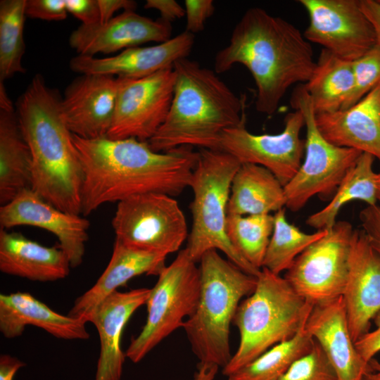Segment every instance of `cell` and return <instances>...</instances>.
Segmentation results:
<instances>
[{"instance_id":"8992f818","label":"cell","mask_w":380,"mask_h":380,"mask_svg":"<svg viewBox=\"0 0 380 380\" xmlns=\"http://www.w3.org/2000/svg\"><path fill=\"white\" fill-rule=\"evenodd\" d=\"M313 306L284 277L262 268L253 292L239 304L234 319L239 343L222 369L227 377L274 346L286 341L305 324Z\"/></svg>"},{"instance_id":"cb8c5ba5","label":"cell","mask_w":380,"mask_h":380,"mask_svg":"<svg viewBox=\"0 0 380 380\" xmlns=\"http://www.w3.org/2000/svg\"><path fill=\"white\" fill-rule=\"evenodd\" d=\"M86 323L57 313L29 293L0 294V331L7 338L21 336L32 325L58 338L84 340L89 338Z\"/></svg>"},{"instance_id":"ee69618b","label":"cell","mask_w":380,"mask_h":380,"mask_svg":"<svg viewBox=\"0 0 380 380\" xmlns=\"http://www.w3.org/2000/svg\"><path fill=\"white\" fill-rule=\"evenodd\" d=\"M25 366V363L8 354L0 356V380H13L16 372Z\"/></svg>"},{"instance_id":"ba28073f","label":"cell","mask_w":380,"mask_h":380,"mask_svg":"<svg viewBox=\"0 0 380 380\" xmlns=\"http://www.w3.org/2000/svg\"><path fill=\"white\" fill-rule=\"evenodd\" d=\"M200 289L199 266L184 248L165 267L150 289L146 323L132 339L125 357L132 362H140L163 339L182 327L196 310Z\"/></svg>"},{"instance_id":"b9f144b4","label":"cell","mask_w":380,"mask_h":380,"mask_svg":"<svg viewBox=\"0 0 380 380\" xmlns=\"http://www.w3.org/2000/svg\"><path fill=\"white\" fill-rule=\"evenodd\" d=\"M100 23H106L113 18L119 10L134 11L137 3L132 0H98Z\"/></svg>"},{"instance_id":"52a82bcc","label":"cell","mask_w":380,"mask_h":380,"mask_svg":"<svg viewBox=\"0 0 380 380\" xmlns=\"http://www.w3.org/2000/svg\"><path fill=\"white\" fill-rule=\"evenodd\" d=\"M189 186L192 226L185 248L198 262L210 250L222 251L245 272L258 277L260 270L247 262L231 243L226 232L227 206L233 178L241 163L220 150L201 148Z\"/></svg>"},{"instance_id":"836d02e7","label":"cell","mask_w":380,"mask_h":380,"mask_svg":"<svg viewBox=\"0 0 380 380\" xmlns=\"http://www.w3.org/2000/svg\"><path fill=\"white\" fill-rule=\"evenodd\" d=\"M353 69L354 88L341 110L356 104L380 83V45L376 44L353 61Z\"/></svg>"},{"instance_id":"7402d4cb","label":"cell","mask_w":380,"mask_h":380,"mask_svg":"<svg viewBox=\"0 0 380 380\" xmlns=\"http://www.w3.org/2000/svg\"><path fill=\"white\" fill-rule=\"evenodd\" d=\"M315 122L331 144L371 154L380 160V83L347 109L315 115Z\"/></svg>"},{"instance_id":"f6af8a7d","label":"cell","mask_w":380,"mask_h":380,"mask_svg":"<svg viewBox=\"0 0 380 380\" xmlns=\"http://www.w3.org/2000/svg\"><path fill=\"white\" fill-rule=\"evenodd\" d=\"M218 369L215 365L198 363L194 380H214Z\"/></svg>"},{"instance_id":"4fadbf2b","label":"cell","mask_w":380,"mask_h":380,"mask_svg":"<svg viewBox=\"0 0 380 380\" xmlns=\"http://www.w3.org/2000/svg\"><path fill=\"white\" fill-rule=\"evenodd\" d=\"M305 126L299 110L288 113L284 128L276 134H255L246 125L227 129L222 133L219 150L235 157L241 164L250 163L269 170L284 186L301 165L305 140L300 137Z\"/></svg>"},{"instance_id":"44dd1931","label":"cell","mask_w":380,"mask_h":380,"mask_svg":"<svg viewBox=\"0 0 380 380\" xmlns=\"http://www.w3.org/2000/svg\"><path fill=\"white\" fill-rule=\"evenodd\" d=\"M305 327L323 350L338 380H363L367 363L350 335L342 296L313 306Z\"/></svg>"},{"instance_id":"603a6c76","label":"cell","mask_w":380,"mask_h":380,"mask_svg":"<svg viewBox=\"0 0 380 380\" xmlns=\"http://www.w3.org/2000/svg\"><path fill=\"white\" fill-rule=\"evenodd\" d=\"M167 255L132 247L115 240L110 260L96 282L78 297L68 315L88 322L94 308L132 278L157 275L166 266Z\"/></svg>"},{"instance_id":"ac0fdd59","label":"cell","mask_w":380,"mask_h":380,"mask_svg":"<svg viewBox=\"0 0 380 380\" xmlns=\"http://www.w3.org/2000/svg\"><path fill=\"white\" fill-rule=\"evenodd\" d=\"M172 25L162 18L153 20L125 11L106 23L82 25L69 37V44L79 56L94 57L139 46L165 42L172 38Z\"/></svg>"},{"instance_id":"74e56055","label":"cell","mask_w":380,"mask_h":380,"mask_svg":"<svg viewBox=\"0 0 380 380\" xmlns=\"http://www.w3.org/2000/svg\"><path fill=\"white\" fill-rule=\"evenodd\" d=\"M359 219L369 243L380 255V206L367 205L360 212Z\"/></svg>"},{"instance_id":"e575fe53","label":"cell","mask_w":380,"mask_h":380,"mask_svg":"<svg viewBox=\"0 0 380 380\" xmlns=\"http://www.w3.org/2000/svg\"><path fill=\"white\" fill-rule=\"evenodd\" d=\"M278 380H338L320 346L315 341L306 355L294 362Z\"/></svg>"},{"instance_id":"f546056e","label":"cell","mask_w":380,"mask_h":380,"mask_svg":"<svg viewBox=\"0 0 380 380\" xmlns=\"http://www.w3.org/2000/svg\"><path fill=\"white\" fill-rule=\"evenodd\" d=\"M305 326L292 338L274 346L228 376V380H278L294 362L310 352L315 344V339Z\"/></svg>"},{"instance_id":"7c38bea8","label":"cell","mask_w":380,"mask_h":380,"mask_svg":"<svg viewBox=\"0 0 380 380\" xmlns=\"http://www.w3.org/2000/svg\"><path fill=\"white\" fill-rule=\"evenodd\" d=\"M112 123L106 137L148 141L165 120L173 98V68L137 78L117 77Z\"/></svg>"},{"instance_id":"4316f807","label":"cell","mask_w":380,"mask_h":380,"mask_svg":"<svg viewBox=\"0 0 380 380\" xmlns=\"http://www.w3.org/2000/svg\"><path fill=\"white\" fill-rule=\"evenodd\" d=\"M286 207L284 186L267 168L241 164L231 186L227 215L270 214Z\"/></svg>"},{"instance_id":"d590c367","label":"cell","mask_w":380,"mask_h":380,"mask_svg":"<svg viewBox=\"0 0 380 380\" xmlns=\"http://www.w3.org/2000/svg\"><path fill=\"white\" fill-rule=\"evenodd\" d=\"M65 0H26L25 14L28 18L48 21H61L67 18Z\"/></svg>"},{"instance_id":"2e32d148","label":"cell","mask_w":380,"mask_h":380,"mask_svg":"<svg viewBox=\"0 0 380 380\" xmlns=\"http://www.w3.org/2000/svg\"><path fill=\"white\" fill-rule=\"evenodd\" d=\"M348 324L354 342L369 331L380 311V255L361 229H355L347 280L342 295Z\"/></svg>"},{"instance_id":"5bb4252c","label":"cell","mask_w":380,"mask_h":380,"mask_svg":"<svg viewBox=\"0 0 380 380\" xmlns=\"http://www.w3.org/2000/svg\"><path fill=\"white\" fill-rule=\"evenodd\" d=\"M309 24L305 38L350 61L361 57L376 44L372 25L359 0H300Z\"/></svg>"},{"instance_id":"8fae6325","label":"cell","mask_w":380,"mask_h":380,"mask_svg":"<svg viewBox=\"0 0 380 380\" xmlns=\"http://www.w3.org/2000/svg\"><path fill=\"white\" fill-rule=\"evenodd\" d=\"M354 229L347 221H336L324 236L302 252L285 272V279L312 306L342 296Z\"/></svg>"},{"instance_id":"7a4b0ae2","label":"cell","mask_w":380,"mask_h":380,"mask_svg":"<svg viewBox=\"0 0 380 380\" xmlns=\"http://www.w3.org/2000/svg\"><path fill=\"white\" fill-rule=\"evenodd\" d=\"M236 64L244 65L255 81L256 110L272 115L293 84L309 80L316 62L310 43L296 27L253 7L235 25L229 44L217 53L215 72H227Z\"/></svg>"},{"instance_id":"83f0119b","label":"cell","mask_w":380,"mask_h":380,"mask_svg":"<svg viewBox=\"0 0 380 380\" xmlns=\"http://www.w3.org/2000/svg\"><path fill=\"white\" fill-rule=\"evenodd\" d=\"M303 85L315 115L341 110L354 88L353 61L322 49L312 76Z\"/></svg>"},{"instance_id":"d6986e66","label":"cell","mask_w":380,"mask_h":380,"mask_svg":"<svg viewBox=\"0 0 380 380\" xmlns=\"http://www.w3.org/2000/svg\"><path fill=\"white\" fill-rule=\"evenodd\" d=\"M195 42L194 34L184 31L169 40L151 46H136L106 58L76 56L70 68L81 75H106L137 79L173 68L178 60L187 58Z\"/></svg>"},{"instance_id":"ffe728a7","label":"cell","mask_w":380,"mask_h":380,"mask_svg":"<svg viewBox=\"0 0 380 380\" xmlns=\"http://www.w3.org/2000/svg\"><path fill=\"white\" fill-rule=\"evenodd\" d=\"M150 289L116 291L93 310L88 322L98 331L100 353L94 380H121L125 355L120 346L123 329L132 315L144 304Z\"/></svg>"},{"instance_id":"ab89813d","label":"cell","mask_w":380,"mask_h":380,"mask_svg":"<svg viewBox=\"0 0 380 380\" xmlns=\"http://www.w3.org/2000/svg\"><path fill=\"white\" fill-rule=\"evenodd\" d=\"M373 321L375 329L369 331L355 342L358 353L367 363L380 352V311L374 316Z\"/></svg>"},{"instance_id":"d4e9b609","label":"cell","mask_w":380,"mask_h":380,"mask_svg":"<svg viewBox=\"0 0 380 380\" xmlns=\"http://www.w3.org/2000/svg\"><path fill=\"white\" fill-rule=\"evenodd\" d=\"M71 268L59 246L48 247L20 233L0 229V271L34 281L65 278Z\"/></svg>"},{"instance_id":"8d00e7d4","label":"cell","mask_w":380,"mask_h":380,"mask_svg":"<svg viewBox=\"0 0 380 380\" xmlns=\"http://www.w3.org/2000/svg\"><path fill=\"white\" fill-rule=\"evenodd\" d=\"M184 5L186 17V31L193 34L203 31L205 21L214 13L213 1L186 0Z\"/></svg>"},{"instance_id":"c3c4849f","label":"cell","mask_w":380,"mask_h":380,"mask_svg":"<svg viewBox=\"0 0 380 380\" xmlns=\"http://www.w3.org/2000/svg\"><path fill=\"white\" fill-rule=\"evenodd\" d=\"M378 1H379V2H380V0H378Z\"/></svg>"},{"instance_id":"f1b7e54d","label":"cell","mask_w":380,"mask_h":380,"mask_svg":"<svg viewBox=\"0 0 380 380\" xmlns=\"http://www.w3.org/2000/svg\"><path fill=\"white\" fill-rule=\"evenodd\" d=\"M374 160L372 155L362 153L328 204L310 215L306 220V224L317 231L329 230L336 222L340 210L346 203L362 201L367 205H376V173L373 169Z\"/></svg>"},{"instance_id":"7bdbcfd3","label":"cell","mask_w":380,"mask_h":380,"mask_svg":"<svg viewBox=\"0 0 380 380\" xmlns=\"http://www.w3.org/2000/svg\"><path fill=\"white\" fill-rule=\"evenodd\" d=\"M360 8L374 30L376 44L380 45V2L375 0H360Z\"/></svg>"},{"instance_id":"484cf974","label":"cell","mask_w":380,"mask_h":380,"mask_svg":"<svg viewBox=\"0 0 380 380\" xmlns=\"http://www.w3.org/2000/svg\"><path fill=\"white\" fill-rule=\"evenodd\" d=\"M32 162L21 132L16 110L0 82V203L32 189Z\"/></svg>"},{"instance_id":"6da1fadb","label":"cell","mask_w":380,"mask_h":380,"mask_svg":"<svg viewBox=\"0 0 380 380\" xmlns=\"http://www.w3.org/2000/svg\"><path fill=\"white\" fill-rule=\"evenodd\" d=\"M72 139L83 170V216L105 203L137 195H179L189 186L199 158V153L187 146L156 152L148 141L133 138L84 139L72 134Z\"/></svg>"},{"instance_id":"9a60e30c","label":"cell","mask_w":380,"mask_h":380,"mask_svg":"<svg viewBox=\"0 0 380 380\" xmlns=\"http://www.w3.org/2000/svg\"><path fill=\"white\" fill-rule=\"evenodd\" d=\"M0 225L6 230L23 225L45 229L56 236L58 246L68 256L72 268L83 261L89 221L82 215L57 208L32 189L23 190L1 205Z\"/></svg>"},{"instance_id":"9c48e42d","label":"cell","mask_w":380,"mask_h":380,"mask_svg":"<svg viewBox=\"0 0 380 380\" xmlns=\"http://www.w3.org/2000/svg\"><path fill=\"white\" fill-rule=\"evenodd\" d=\"M291 104L294 110L301 111L306 128L303 161L284 186L286 207L297 212L313 196L331 200L362 153L335 146L322 135L315 122L310 97L303 84L293 91Z\"/></svg>"},{"instance_id":"5b68a950","label":"cell","mask_w":380,"mask_h":380,"mask_svg":"<svg viewBox=\"0 0 380 380\" xmlns=\"http://www.w3.org/2000/svg\"><path fill=\"white\" fill-rule=\"evenodd\" d=\"M199 262L198 305L182 328L198 363L223 369L233 355L229 340L231 324L243 298L255 290L257 277L223 258L215 249L205 253Z\"/></svg>"},{"instance_id":"bcb514c9","label":"cell","mask_w":380,"mask_h":380,"mask_svg":"<svg viewBox=\"0 0 380 380\" xmlns=\"http://www.w3.org/2000/svg\"><path fill=\"white\" fill-rule=\"evenodd\" d=\"M363 380H380V361L374 357L368 362Z\"/></svg>"},{"instance_id":"e0dca14e","label":"cell","mask_w":380,"mask_h":380,"mask_svg":"<svg viewBox=\"0 0 380 380\" xmlns=\"http://www.w3.org/2000/svg\"><path fill=\"white\" fill-rule=\"evenodd\" d=\"M117 77L81 75L61 99V116L72 134L84 139L106 137L115 106Z\"/></svg>"},{"instance_id":"d6a6232c","label":"cell","mask_w":380,"mask_h":380,"mask_svg":"<svg viewBox=\"0 0 380 380\" xmlns=\"http://www.w3.org/2000/svg\"><path fill=\"white\" fill-rule=\"evenodd\" d=\"M270 214L227 215V235L238 253L251 265L261 270L273 232Z\"/></svg>"},{"instance_id":"1f68e13d","label":"cell","mask_w":380,"mask_h":380,"mask_svg":"<svg viewBox=\"0 0 380 380\" xmlns=\"http://www.w3.org/2000/svg\"><path fill=\"white\" fill-rule=\"evenodd\" d=\"M26 0L0 1V82L24 73L23 37Z\"/></svg>"},{"instance_id":"4dcf8cb0","label":"cell","mask_w":380,"mask_h":380,"mask_svg":"<svg viewBox=\"0 0 380 380\" xmlns=\"http://www.w3.org/2000/svg\"><path fill=\"white\" fill-rule=\"evenodd\" d=\"M274 218V229L262 268L280 274L287 271L296 258L324 236L327 230H317L312 234L302 232L287 220L284 208L277 211Z\"/></svg>"},{"instance_id":"277c9868","label":"cell","mask_w":380,"mask_h":380,"mask_svg":"<svg viewBox=\"0 0 380 380\" xmlns=\"http://www.w3.org/2000/svg\"><path fill=\"white\" fill-rule=\"evenodd\" d=\"M175 83L167 118L148 141L156 152L180 146L219 150L224 130L246 125L244 102L217 75L187 58L173 65Z\"/></svg>"},{"instance_id":"30bf717a","label":"cell","mask_w":380,"mask_h":380,"mask_svg":"<svg viewBox=\"0 0 380 380\" xmlns=\"http://www.w3.org/2000/svg\"><path fill=\"white\" fill-rule=\"evenodd\" d=\"M111 224L115 240L167 256L178 251L189 235L177 201L160 193L137 195L118 203Z\"/></svg>"},{"instance_id":"f35d334b","label":"cell","mask_w":380,"mask_h":380,"mask_svg":"<svg viewBox=\"0 0 380 380\" xmlns=\"http://www.w3.org/2000/svg\"><path fill=\"white\" fill-rule=\"evenodd\" d=\"M68 13L82 22V25L100 23L98 0H65Z\"/></svg>"},{"instance_id":"3957f363","label":"cell","mask_w":380,"mask_h":380,"mask_svg":"<svg viewBox=\"0 0 380 380\" xmlns=\"http://www.w3.org/2000/svg\"><path fill=\"white\" fill-rule=\"evenodd\" d=\"M60 101L37 74L18 99L16 114L32 156V189L57 208L82 215L83 170Z\"/></svg>"},{"instance_id":"7dc6e473","label":"cell","mask_w":380,"mask_h":380,"mask_svg":"<svg viewBox=\"0 0 380 380\" xmlns=\"http://www.w3.org/2000/svg\"><path fill=\"white\" fill-rule=\"evenodd\" d=\"M377 202L380 204V170L376 173Z\"/></svg>"},{"instance_id":"60d3db41","label":"cell","mask_w":380,"mask_h":380,"mask_svg":"<svg viewBox=\"0 0 380 380\" xmlns=\"http://www.w3.org/2000/svg\"><path fill=\"white\" fill-rule=\"evenodd\" d=\"M144 8L157 10L160 18L170 23L186 15L185 8L175 0H147Z\"/></svg>"}]
</instances>
